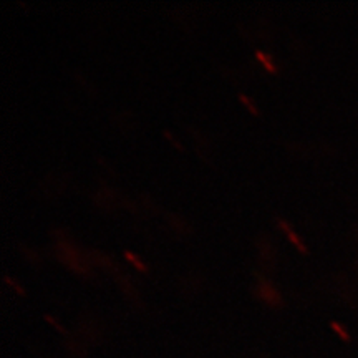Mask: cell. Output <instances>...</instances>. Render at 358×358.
<instances>
[{
  "label": "cell",
  "mask_w": 358,
  "mask_h": 358,
  "mask_svg": "<svg viewBox=\"0 0 358 358\" xmlns=\"http://www.w3.org/2000/svg\"><path fill=\"white\" fill-rule=\"evenodd\" d=\"M280 224H282V227H284V229L289 232V237H290V241H294V243H295V244H297V248H299V249H301V250H306V248H303V245L301 244V241H299V239H297V236H295V234H294V232L289 229V226H287V224H285V222H280Z\"/></svg>",
  "instance_id": "6da1fadb"
},
{
  "label": "cell",
  "mask_w": 358,
  "mask_h": 358,
  "mask_svg": "<svg viewBox=\"0 0 358 358\" xmlns=\"http://www.w3.org/2000/svg\"><path fill=\"white\" fill-rule=\"evenodd\" d=\"M127 257H128L129 261H131V262H134V266H136L138 268H141V271H143V268H145V267H143V264L138 262V259H136V257L131 256V252H127Z\"/></svg>",
  "instance_id": "3957f363"
},
{
  "label": "cell",
  "mask_w": 358,
  "mask_h": 358,
  "mask_svg": "<svg viewBox=\"0 0 358 358\" xmlns=\"http://www.w3.org/2000/svg\"><path fill=\"white\" fill-rule=\"evenodd\" d=\"M257 57H259V58H261V60H262V64H264V65H266L268 70H274V66H272V64H271V60H268V57L266 55V53H262V52H257Z\"/></svg>",
  "instance_id": "7a4b0ae2"
}]
</instances>
